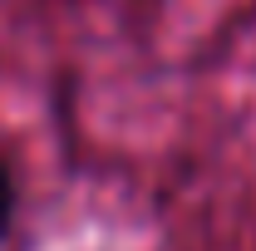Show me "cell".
<instances>
[{"mask_svg":"<svg viewBox=\"0 0 256 251\" xmlns=\"http://www.w3.org/2000/svg\"><path fill=\"white\" fill-rule=\"evenodd\" d=\"M10 217H15V182H10V168L0 162V236L10 232Z\"/></svg>","mask_w":256,"mask_h":251,"instance_id":"6da1fadb","label":"cell"}]
</instances>
